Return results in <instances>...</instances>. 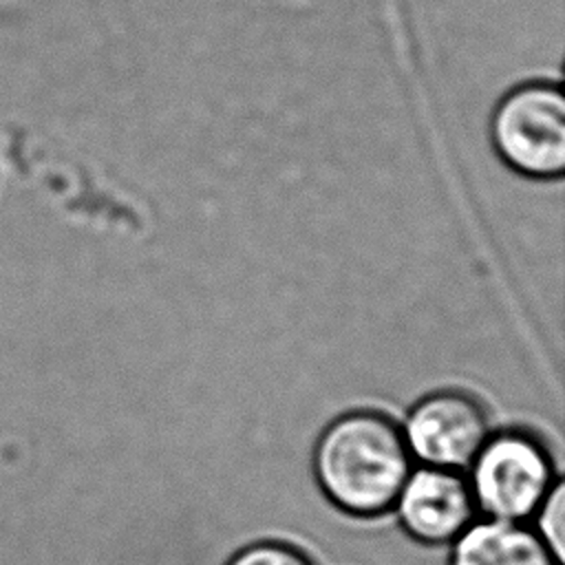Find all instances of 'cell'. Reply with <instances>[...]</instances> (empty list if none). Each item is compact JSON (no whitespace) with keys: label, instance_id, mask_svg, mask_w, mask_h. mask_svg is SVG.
Here are the masks:
<instances>
[{"label":"cell","instance_id":"obj_1","mask_svg":"<svg viewBox=\"0 0 565 565\" xmlns=\"http://www.w3.org/2000/svg\"><path fill=\"white\" fill-rule=\"evenodd\" d=\"M311 468L320 492L340 512L375 519L393 503L413 470L402 428L375 411L335 417L313 446Z\"/></svg>","mask_w":565,"mask_h":565},{"label":"cell","instance_id":"obj_2","mask_svg":"<svg viewBox=\"0 0 565 565\" xmlns=\"http://www.w3.org/2000/svg\"><path fill=\"white\" fill-rule=\"evenodd\" d=\"M466 470L477 512L510 523H527L558 481L550 448L521 428L490 433Z\"/></svg>","mask_w":565,"mask_h":565},{"label":"cell","instance_id":"obj_3","mask_svg":"<svg viewBox=\"0 0 565 565\" xmlns=\"http://www.w3.org/2000/svg\"><path fill=\"white\" fill-rule=\"evenodd\" d=\"M490 135L499 157L519 174L558 179L565 168V97L558 86L532 82L494 108Z\"/></svg>","mask_w":565,"mask_h":565},{"label":"cell","instance_id":"obj_4","mask_svg":"<svg viewBox=\"0 0 565 565\" xmlns=\"http://www.w3.org/2000/svg\"><path fill=\"white\" fill-rule=\"evenodd\" d=\"M399 428L413 461L459 472L470 466L492 433L481 402L461 391L426 395Z\"/></svg>","mask_w":565,"mask_h":565},{"label":"cell","instance_id":"obj_5","mask_svg":"<svg viewBox=\"0 0 565 565\" xmlns=\"http://www.w3.org/2000/svg\"><path fill=\"white\" fill-rule=\"evenodd\" d=\"M393 510L402 530L424 545L452 543L477 516L468 479L459 470L433 466L411 470Z\"/></svg>","mask_w":565,"mask_h":565},{"label":"cell","instance_id":"obj_6","mask_svg":"<svg viewBox=\"0 0 565 565\" xmlns=\"http://www.w3.org/2000/svg\"><path fill=\"white\" fill-rule=\"evenodd\" d=\"M448 565H561L527 523L472 521L455 541Z\"/></svg>","mask_w":565,"mask_h":565},{"label":"cell","instance_id":"obj_7","mask_svg":"<svg viewBox=\"0 0 565 565\" xmlns=\"http://www.w3.org/2000/svg\"><path fill=\"white\" fill-rule=\"evenodd\" d=\"M532 530L541 536V541L550 547V552L563 563V545H565V486L558 479L545 501L539 505Z\"/></svg>","mask_w":565,"mask_h":565},{"label":"cell","instance_id":"obj_8","mask_svg":"<svg viewBox=\"0 0 565 565\" xmlns=\"http://www.w3.org/2000/svg\"><path fill=\"white\" fill-rule=\"evenodd\" d=\"M225 565H313L296 545L282 541H256L238 550Z\"/></svg>","mask_w":565,"mask_h":565}]
</instances>
